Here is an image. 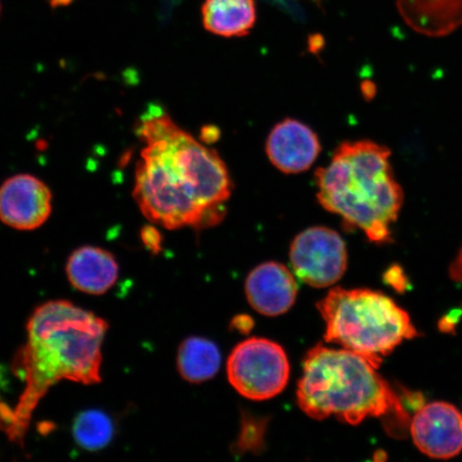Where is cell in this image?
Here are the masks:
<instances>
[{
    "instance_id": "obj_21",
    "label": "cell",
    "mask_w": 462,
    "mask_h": 462,
    "mask_svg": "<svg viewBox=\"0 0 462 462\" xmlns=\"http://www.w3.org/2000/svg\"><path fill=\"white\" fill-rule=\"evenodd\" d=\"M449 273L455 282H461L462 284V247L457 257L454 260L452 267H450Z\"/></svg>"
},
{
    "instance_id": "obj_15",
    "label": "cell",
    "mask_w": 462,
    "mask_h": 462,
    "mask_svg": "<svg viewBox=\"0 0 462 462\" xmlns=\"http://www.w3.org/2000/svg\"><path fill=\"white\" fill-rule=\"evenodd\" d=\"M221 362V352L209 339L189 337L179 346L178 371L189 383H201L215 377Z\"/></svg>"
},
{
    "instance_id": "obj_19",
    "label": "cell",
    "mask_w": 462,
    "mask_h": 462,
    "mask_svg": "<svg viewBox=\"0 0 462 462\" xmlns=\"http://www.w3.org/2000/svg\"><path fill=\"white\" fill-rule=\"evenodd\" d=\"M231 327L241 334H247L252 331L254 321L250 316H236L233 322H231Z\"/></svg>"
},
{
    "instance_id": "obj_13",
    "label": "cell",
    "mask_w": 462,
    "mask_h": 462,
    "mask_svg": "<svg viewBox=\"0 0 462 462\" xmlns=\"http://www.w3.org/2000/svg\"><path fill=\"white\" fill-rule=\"evenodd\" d=\"M409 27L427 37H444L462 26V0H397Z\"/></svg>"
},
{
    "instance_id": "obj_12",
    "label": "cell",
    "mask_w": 462,
    "mask_h": 462,
    "mask_svg": "<svg viewBox=\"0 0 462 462\" xmlns=\"http://www.w3.org/2000/svg\"><path fill=\"white\" fill-rule=\"evenodd\" d=\"M66 270L75 289L96 296L107 292L119 275L118 263L112 254L95 246L75 250L69 257Z\"/></svg>"
},
{
    "instance_id": "obj_7",
    "label": "cell",
    "mask_w": 462,
    "mask_h": 462,
    "mask_svg": "<svg viewBox=\"0 0 462 462\" xmlns=\"http://www.w3.org/2000/svg\"><path fill=\"white\" fill-rule=\"evenodd\" d=\"M289 256L299 279L316 288L334 285L342 279L348 264L344 239L337 231L323 226L300 233L292 241Z\"/></svg>"
},
{
    "instance_id": "obj_23",
    "label": "cell",
    "mask_w": 462,
    "mask_h": 462,
    "mask_svg": "<svg viewBox=\"0 0 462 462\" xmlns=\"http://www.w3.org/2000/svg\"><path fill=\"white\" fill-rule=\"evenodd\" d=\"M74 0H50L51 5L53 8L67 7L71 5Z\"/></svg>"
},
{
    "instance_id": "obj_16",
    "label": "cell",
    "mask_w": 462,
    "mask_h": 462,
    "mask_svg": "<svg viewBox=\"0 0 462 462\" xmlns=\"http://www.w3.org/2000/svg\"><path fill=\"white\" fill-rule=\"evenodd\" d=\"M114 436V424L107 414L89 410L82 412L73 424V437L79 447L99 450L108 446Z\"/></svg>"
},
{
    "instance_id": "obj_11",
    "label": "cell",
    "mask_w": 462,
    "mask_h": 462,
    "mask_svg": "<svg viewBox=\"0 0 462 462\" xmlns=\"http://www.w3.org/2000/svg\"><path fill=\"white\" fill-rule=\"evenodd\" d=\"M245 293L248 303L259 314L276 317L292 308L298 286L284 264L271 262L258 265L248 274Z\"/></svg>"
},
{
    "instance_id": "obj_9",
    "label": "cell",
    "mask_w": 462,
    "mask_h": 462,
    "mask_svg": "<svg viewBox=\"0 0 462 462\" xmlns=\"http://www.w3.org/2000/svg\"><path fill=\"white\" fill-rule=\"evenodd\" d=\"M51 193L37 177L21 173L0 187V221L17 230H33L48 221Z\"/></svg>"
},
{
    "instance_id": "obj_22",
    "label": "cell",
    "mask_w": 462,
    "mask_h": 462,
    "mask_svg": "<svg viewBox=\"0 0 462 462\" xmlns=\"http://www.w3.org/2000/svg\"><path fill=\"white\" fill-rule=\"evenodd\" d=\"M217 129L213 128H206L202 130V140H204L207 143H213L217 140L218 137V134H216V132H217Z\"/></svg>"
},
{
    "instance_id": "obj_14",
    "label": "cell",
    "mask_w": 462,
    "mask_h": 462,
    "mask_svg": "<svg viewBox=\"0 0 462 462\" xmlns=\"http://www.w3.org/2000/svg\"><path fill=\"white\" fill-rule=\"evenodd\" d=\"M201 14L208 32L225 38L244 37L256 23L255 0H206Z\"/></svg>"
},
{
    "instance_id": "obj_2",
    "label": "cell",
    "mask_w": 462,
    "mask_h": 462,
    "mask_svg": "<svg viewBox=\"0 0 462 462\" xmlns=\"http://www.w3.org/2000/svg\"><path fill=\"white\" fill-rule=\"evenodd\" d=\"M108 325L102 318L58 300L39 306L27 323V343L17 352L13 369L25 381L13 425L11 441L24 446L34 410L61 380L101 383L102 345Z\"/></svg>"
},
{
    "instance_id": "obj_3",
    "label": "cell",
    "mask_w": 462,
    "mask_h": 462,
    "mask_svg": "<svg viewBox=\"0 0 462 462\" xmlns=\"http://www.w3.org/2000/svg\"><path fill=\"white\" fill-rule=\"evenodd\" d=\"M391 150L372 141L345 142L330 164L316 171L317 198L344 226L360 229L374 244L391 241L403 192L391 166Z\"/></svg>"
},
{
    "instance_id": "obj_20",
    "label": "cell",
    "mask_w": 462,
    "mask_h": 462,
    "mask_svg": "<svg viewBox=\"0 0 462 462\" xmlns=\"http://www.w3.org/2000/svg\"><path fill=\"white\" fill-rule=\"evenodd\" d=\"M14 419V410H11L7 404L0 402V430L7 431L13 425Z\"/></svg>"
},
{
    "instance_id": "obj_8",
    "label": "cell",
    "mask_w": 462,
    "mask_h": 462,
    "mask_svg": "<svg viewBox=\"0 0 462 462\" xmlns=\"http://www.w3.org/2000/svg\"><path fill=\"white\" fill-rule=\"evenodd\" d=\"M410 431L415 446L431 458H453L462 450V414L448 402L425 404L415 413Z\"/></svg>"
},
{
    "instance_id": "obj_17",
    "label": "cell",
    "mask_w": 462,
    "mask_h": 462,
    "mask_svg": "<svg viewBox=\"0 0 462 462\" xmlns=\"http://www.w3.org/2000/svg\"><path fill=\"white\" fill-rule=\"evenodd\" d=\"M141 238L143 244L148 250L153 254H158L162 250V235L158 229L153 226H144L142 229Z\"/></svg>"
},
{
    "instance_id": "obj_5",
    "label": "cell",
    "mask_w": 462,
    "mask_h": 462,
    "mask_svg": "<svg viewBox=\"0 0 462 462\" xmlns=\"http://www.w3.org/2000/svg\"><path fill=\"white\" fill-rule=\"evenodd\" d=\"M326 323L327 343L367 357L380 366L404 340L419 333L406 310L371 289H332L317 304Z\"/></svg>"
},
{
    "instance_id": "obj_1",
    "label": "cell",
    "mask_w": 462,
    "mask_h": 462,
    "mask_svg": "<svg viewBox=\"0 0 462 462\" xmlns=\"http://www.w3.org/2000/svg\"><path fill=\"white\" fill-rule=\"evenodd\" d=\"M144 143L133 190L143 215L167 229L221 223L233 183L224 161L153 106L137 125Z\"/></svg>"
},
{
    "instance_id": "obj_10",
    "label": "cell",
    "mask_w": 462,
    "mask_h": 462,
    "mask_svg": "<svg viewBox=\"0 0 462 462\" xmlns=\"http://www.w3.org/2000/svg\"><path fill=\"white\" fill-rule=\"evenodd\" d=\"M265 152L277 170L284 173H300L313 166L321 152V143L309 125L288 118L270 132Z\"/></svg>"
},
{
    "instance_id": "obj_18",
    "label": "cell",
    "mask_w": 462,
    "mask_h": 462,
    "mask_svg": "<svg viewBox=\"0 0 462 462\" xmlns=\"http://www.w3.org/2000/svg\"><path fill=\"white\" fill-rule=\"evenodd\" d=\"M384 279L388 284L395 288L398 291H402L406 289L407 281L400 267H392L385 273Z\"/></svg>"
},
{
    "instance_id": "obj_4",
    "label": "cell",
    "mask_w": 462,
    "mask_h": 462,
    "mask_svg": "<svg viewBox=\"0 0 462 462\" xmlns=\"http://www.w3.org/2000/svg\"><path fill=\"white\" fill-rule=\"evenodd\" d=\"M379 366L367 357L344 348L315 346L306 355L299 380L297 400L314 420L331 417L350 425L368 418L393 415L407 423V413Z\"/></svg>"
},
{
    "instance_id": "obj_6",
    "label": "cell",
    "mask_w": 462,
    "mask_h": 462,
    "mask_svg": "<svg viewBox=\"0 0 462 462\" xmlns=\"http://www.w3.org/2000/svg\"><path fill=\"white\" fill-rule=\"evenodd\" d=\"M227 375L230 384L240 395L251 401H267L285 390L291 365L281 345L253 337L231 352Z\"/></svg>"
}]
</instances>
